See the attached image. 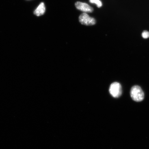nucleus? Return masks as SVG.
<instances>
[{"label":"nucleus","mask_w":149,"mask_h":149,"mask_svg":"<svg viewBox=\"0 0 149 149\" xmlns=\"http://www.w3.org/2000/svg\"><path fill=\"white\" fill-rule=\"evenodd\" d=\"M109 92L113 97H120L122 94V87L120 84L118 82L112 84L110 87Z\"/></svg>","instance_id":"nucleus-2"},{"label":"nucleus","mask_w":149,"mask_h":149,"mask_svg":"<svg viewBox=\"0 0 149 149\" xmlns=\"http://www.w3.org/2000/svg\"><path fill=\"white\" fill-rule=\"evenodd\" d=\"M75 6L79 10L86 13H92L94 9L89 5L86 3L77 2L75 3Z\"/></svg>","instance_id":"nucleus-4"},{"label":"nucleus","mask_w":149,"mask_h":149,"mask_svg":"<svg viewBox=\"0 0 149 149\" xmlns=\"http://www.w3.org/2000/svg\"><path fill=\"white\" fill-rule=\"evenodd\" d=\"M45 10L46 8L44 3H41L34 11V14L37 16H40L44 14Z\"/></svg>","instance_id":"nucleus-5"},{"label":"nucleus","mask_w":149,"mask_h":149,"mask_svg":"<svg viewBox=\"0 0 149 149\" xmlns=\"http://www.w3.org/2000/svg\"><path fill=\"white\" fill-rule=\"evenodd\" d=\"M89 2L91 3L95 4L98 8H100L102 6V3L100 0H89Z\"/></svg>","instance_id":"nucleus-6"},{"label":"nucleus","mask_w":149,"mask_h":149,"mask_svg":"<svg viewBox=\"0 0 149 149\" xmlns=\"http://www.w3.org/2000/svg\"><path fill=\"white\" fill-rule=\"evenodd\" d=\"M142 36L143 38L145 39L149 38V32L147 31H143L142 33Z\"/></svg>","instance_id":"nucleus-7"},{"label":"nucleus","mask_w":149,"mask_h":149,"mask_svg":"<svg viewBox=\"0 0 149 149\" xmlns=\"http://www.w3.org/2000/svg\"><path fill=\"white\" fill-rule=\"evenodd\" d=\"M80 23L83 25L91 26L96 23V20L94 18L91 17L86 13H84L80 15L79 18Z\"/></svg>","instance_id":"nucleus-3"},{"label":"nucleus","mask_w":149,"mask_h":149,"mask_svg":"<svg viewBox=\"0 0 149 149\" xmlns=\"http://www.w3.org/2000/svg\"><path fill=\"white\" fill-rule=\"evenodd\" d=\"M130 94L132 100L135 102H140L144 99V93L139 86H134L132 87Z\"/></svg>","instance_id":"nucleus-1"}]
</instances>
